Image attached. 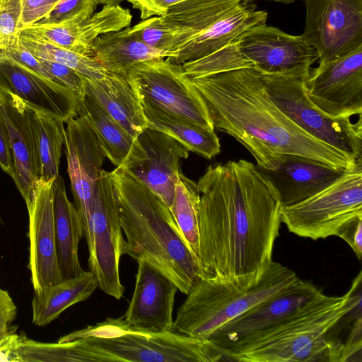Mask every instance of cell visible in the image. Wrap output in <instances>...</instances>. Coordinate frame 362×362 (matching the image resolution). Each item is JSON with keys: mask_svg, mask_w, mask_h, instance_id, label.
<instances>
[{"mask_svg": "<svg viewBox=\"0 0 362 362\" xmlns=\"http://www.w3.org/2000/svg\"><path fill=\"white\" fill-rule=\"evenodd\" d=\"M0 167L10 177L14 176V163L7 127L0 110Z\"/></svg>", "mask_w": 362, "mask_h": 362, "instance_id": "44", "label": "cell"}, {"mask_svg": "<svg viewBox=\"0 0 362 362\" xmlns=\"http://www.w3.org/2000/svg\"><path fill=\"white\" fill-rule=\"evenodd\" d=\"M338 237L343 239L353 250L356 257H362V216L346 223L338 232Z\"/></svg>", "mask_w": 362, "mask_h": 362, "instance_id": "43", "label": "cell"}, {"mask_svg": "<svg viewBox=\"0 0 362 362\" xmlns=\"http://www.w3.org/2000/svg\"><path fill=\"white\" fill-rule=\"evenodd\" d=\"M322 292L300 278L221 327L209 339L228 361V354L276 325Z\"/></svg>", "mask_w": 362, "mask_h": 362, "instance_id": "13", "label": "cell"}, {"mask_svg": "<svg viewBox=\"0 0 362 362\" xmlns=\"http://www.w3.org/2000/svg\"><path fill=\"white\" fill-rule=\"evenodd\" d=\"M97 6L94 0H60L49 16L39 23H58L74 17L90 16Z\"/></svg>", "mask_w": 362, "mask_h": 362, "instance_id": "37", "label": "cell"}, {"mask_svg": "<svg viewBox=\"0 0 362 362\" xmlns=\"http://www.w3.org/2000/svg\"><path fill=\"white\" fill-rule=\"evenodd\" d=\"M140 101L148 128L172 136L189 151L207 159H211L221 152L220 141L215 130L171 114L148 101Z\"/></svg>", "mask_w": 362, "mask_h": 362, "instance_id": "30", "label": "cell"}, {"mask_svg": "<svg viewBox=\"0 0 362 362\" xmlns=\"http://www.w3.org/2000/svg\"><path fill=\"white\" fill-rule=\"evenodd\" d=\"M132 15L128 8L103 6L88 17H74L58 23H37L24 30L36 37L71 50L93 57L92 44L103 34L130 26Z\"/></svg>", "mask_w": 362, "mask_h": 362, "instance_id": "19", "label": "cell"}, {"mask_svg": "<svg viewBox=\"0 0 362 362\" xmlns=\"http://www.w3.org/2000/svg\"><path fill=\"white\" fill-rule=\"evenodd\" d=\"M181 65L190 78L253 67L240 53L234 41L209 55Z\"/></svg>", "mask_w": 362, "mask_h": 362, "instance_id": "34", "label": "cell"}, {"mask_svg": "<svg viewBox=\"0 0 362 362\" xmlns=\"http://www.w3.org/2000/svg\"><path fill=\"white\" fill-rule=\"evenodd\" d=\"M139 11L141 20L154 16H163L173 6L186 0H127Z\"/></svg>", "mask_w": 362, "mask_h": 362, "instance_id": "42", "label": "cell"}, {"mask_svg": "<svg viewBox=\"0 0 362 362\" xmlns=\"http://www.w3.org/2000/svg\"><path fill=\"white\" fill-rule=\"evenodd\" d=\"M17 316V307L8 292L0 287V341L16 331L12 322Z\"/></svg>", "mask_w": 362, "mask_h": 362, "instance_id": "41", "label": "cell"}, {"mask_svg": "<svg viewBox=\"0 0 362 362\" xmlns=\"http://www.w3.org/2000/svg\"><path fill=\"white\" fill-rule=\"evenodd\" d=\"M233 41L243 57L266 74L308 78L319 58L303 34L289 35L266 23L246 30Z\"/></svg>", "mask_w": 362, "mask_h": 362, "instance_id": "12", "label": "cell"}, {"mask_svg": "<svg viewBox=\"0 0 362 362\" xmlns=\"http://www.w3.org/2000/svg\"><path fill=\"white\" fill-rule=\"evenodd\" d=\"M3 224V219L1 218V216L0 214V226Z\"/></svg>", "mask_w": 362, "mask_h": 362, "instance_id": "48", "label": "cell"}, {"mask_svg": "<svg viewBox=\"0 0 362 362\" xmlns=\"http://www.w3.org/2000/svg\"><path fill=\"white\" fill-rule=\"evenodd\" d=\"M18 37L36 57L65 65L86 80H100L110 73L93 57L77 54L24 30L20 31Z\"/></svg>", "mask_w": 362, "mask_h": 362, "instance_id": "32", "label": "cell"}, {"mask_svg": "<svg viewBox=\"0 0 362 362\" xmlns=\"http://www.w3.org/2000/svg\"><path fill=\"white\" fill-rule=\"evenodd\" d=\"M85 94L132 136L137 138L148 127L139 98L127 76L110 73L100 80H86Z\"/></svg>", "mask_w": 362, "mask_h": 362, "instance_id": "25", "label": "cell"}, {"mask_svg": "<svg viewBox=\"0 0 362 362\" xmlns=\"http://www.w3.org/2000/svg\"><path fill=\"white\" fill-rule=\"evenodd\" d=\"M268 13L257 10L250 0H243L230 12L180 47L168 60L177 64L190 62L209 55L232 42L246 30L266 23Z\"/></svg>", "mask_w": 362, "mask_h": 362, "instance_id": "23", "label": "cell"}, {"mask_svg": "<svg viewBox=\"0 0 362 362\" xmlns=\"http://www.w3.org/2000/svg\"><path fill=\"white\" fill-rule=\"evenodd\" d=\"M243 0H186L171 6L159 16L171 35L170 59L192 39L236 8Z\"/></svg>", "mask_w": 362, "mask_h": 362, "instance_id": "24", "label": "cell"}, {"mask_svg": "<svg viewBox=\"0 0 362 362\" xmlns=\"http://www.w3.org/2000/svg\"><path fill=\"white\" fill-rule=\"evenodd\" d=\"M264 1H274V2L288 4H291V3L294 2L296 0H264Z\"/></svg>", "mask_w": 362, "mask_h": 362, "instance_id": "47", "label": "cell"}, {"mask_svg": "<svg viewBox=\"0 0 362 362\" xmlns=\"http://www.w3.org/2000/svg\"><path fill=\"white\" fill-rule=\"evenodd\" d=\"M53 180H37L25 202L29 216L28 267L34 291L63 281L54 235Z\"/></svg>", "mask_w": 362, "mask_h": 362, "instance_id": "15", "label": "cell"}, {"mask_svg": "<svg viewBox=\"0 0 362 362\" xmlns=\"http://www.w3.org/2000/svg\"><path fill=\"white\" fill-rule=\"evenodd\" d=\"M64 132L67 173L80 216L87 211L105 158L93 127L82 116L66 122Z\"/></svg>", "mask_w": 362, "mask_h": 362, "instance_id": "18", "label": "cell"}, {"mask_svg": "<svg viewBox=\"0 0 362 362\" xmlns=\"http://www.w3.org/2000/svg\"><path fill=\"white\" fill-rule=\"evenodd\" d=\"M59 1L60 0H21L19 30L46 18Z\"/></svg>", "mask_w": 362, "mask_h": 362, "instance_id": "39", "label": "cell"}, {"mask_svg": "<svg viewBox=\"0 0 362 362\" xmlns=\"http://www.w3.org/2000/svg\"><path fill=\"white\" fill-rule=\"evenodd\" d=\"M298 279L274 261L259 274L240 281L201 278L177 310L172 331L209 340L224 325Z\"/></svg>", "mask_w": 362, "mask_h": 362, "instance_id": "5", "label": "cell"}, {"mask_svg": "<svg viewBox=\"0 0 362 362\" xmlns=\"http://www.w3.org/2000/svg\"><path fill=\"white\" fill-rule=\"evenodd\" d=\"M78 115L83 117L95 131L103 150L116 168L128 170L142 161L146 156L138 138L128 134L90 96L81 99Z\"/></svg>", "mask_w": 362, "mask_h": 362, "instance_id": "26", "label": "cell"}, {"mask_svg": "<svg viewBox=\"0 0 362 362\" xmlns=\"http://www.w3.org/2000/svg\"><path fill=\"white\" fill-rule=\"evenodd\" d=\"M137 138L146 157L129 170L170 208L181 161L189 151L172 136L148 127Z\"/></svg>", "mask_w": 362, "mask_h": 362, "instance_id": "20", "label": "cell"}, {"mask_svg": "<svg viewBox=\"0 0 362 362\" xmlns=\"http://www.w3.org/2000/svg\"><path fill=\"white\" fill-rule=\"evenodd\" d=\"M191 79L214 129L240 142L259 168L275 170L285 154L304 156L339 170L362 164L308 134L289 119L272 101L260 71L254 67Z\"/></svg>", "mask_w": 362, "mask_h": 362, "instance_id": "2", "label": "cell"}, {"mask_svg": "<svg viewBox=\"0 0 362 362\" xmlns=\"http://www.w3.org/2000/svg\"><path fill=\"white\" fill-rule=\"evenodd\" d=\"M137 262L134 290L125 313L120 317L122 322L137 330L172 331L177 286L153 266Z\"/></svg>", "mask_w": 362, "mask_h": 362, "instance_id": "16", "label": "cell"}, {"mask_svg": "<svg viewBox=\"0 0 362 362\" xmlns=\"http://www.w3.org/2000/svg\"><path fill=\"white\" fill-rule=\"evenodd\" d=\"M130 31L146 45L165 52L168 57L170 56L171 35L162 25L159 16L142 20L131 27Z\"/></svg>", "mask_w": 362, "mask_h": 362, "instance_id": "35", "label": "cell"}, {"mask_svg": "<svg viewBox=\"0 0 362 362\" xmlns=\"http://www.w3.org/2000/svg\"><path fill=\"white\" fill-rule=\"evenodd\" d=\"M303 35L317 49L319 65L362 47V0H305Z\"/></svg>", "mask_w": 362, "mask_h": 362, "instance_id": "11", "label": "cell"}, {"mask_svg": "<svg viewBox=\"0 0 362 362\" xmlns=\"http://www.w3.org/2000/svg\"><path fill=\"white\" fill-rule=\"evenodd\" d=\"M53 209L56 250L63 280L81 274L78 245L83 238L80 214L68 199L64 179L59 175L53 182Z\"/></svg>", "mask_w": 362, "mask_h": 362, "instance_id": "27", "label": "cell"}, {"mask_svg": "<svg viewBox=\"0 0 362 362\" xmlns=\"http://www.w3.org/2000/svg\"><path fill=\"white\" fill-rule=\"evenodd\" d=\"M361 272L343 296L322 292L296 312L228 354L240 362L329 361V331L361 300Z\"/></svg>", "mask_w": 362, "mask_h": 362, "instance_id": "4", "label": "cell"}, {"mask_svg": "<svg viewBox=\"0 0 362 362\" xmlns=\"http://www.w3.org/2000/svg\"><path fill=\"white\" fill-rule=\"evenodd\" d=\"M197 186L203 277L240 281L262 272L273 261L281 223L272 183L252 163L239 159L210 165Z\"/></svg>", "mask_w": 362, "mask_h": 362, "instance_id": "1", "label": "cell"}, {"mask_svg": "<svg viewBox=\"0 0 362 362\" xmlns=\"http://www.w3.org/2000/svg\"><path fill=\"white\" fill-rule=\"evenodd\" d=\"M274 104L296 124L317 139L362 163V119L333 118L320 111L308 98L307 78L260 71Z\"/></svg>", "mask_w": 362, "mask_h": 362, "instance_id": "8", "label": "cell"}, {"mask_svg": "<svg viewBox=\"0 0 362 362\" xmlns=\"http://www.w3.org/2000/svg\"><path fill=\"white\" fill-rule=\"evenodd\" d=\"M0 110L7 127L13 153V180L25 202L37 180L28 104L17 95L0 90Z\"/></svg>", "mask_w": 362, "mask_h": 362, "instance_id": "22", "label": "cell"}, {"mask_svg": "<svg viewBox=\"0 0 362 362\" xmlns=\"http://www.w3.org/2000/svg\"><path fill=\"white\" fill-rule=\"evenodd\" d=\"M359 216L362 164L347 170L320 192L281 211V221L291 233L313 240L337 236L346 223Z\"/></svg>", "mask_w": 362, "mask_h": 362, "instance_id": "9", "label": "cell"}, {"mask_svg": "<svg viewBox=\"0 0 362 362\" xmlns=\"http://www.w3.org/2000/svg\"><path fill=\"white\" fill-rule=\"evenodd\" d=\"M18 340L19 334L14 332L0 341V361L17 362L16 350Z\"/></svg>", "mask_w": 362, "mask_h": 362, "instance_id": "45", "label": "cell"}, {"mask_svg": "<svg viewBox=\"0 0 362 362\" xmlns=\"http://www.w3.org/2000/svg\"><path fill=\"white\" fill-rule=\"evenodd\" d=\"M37 180L56 179L64 144V122L59 117L28 104Z\"/></svg>", "mask_w": 362, "mask_h": 362, "instance_id": "31", "label": "cell"}, {"mask_svg": "<svg viewBox=\"0 0 362 362\" xmlns=\"http://www.w3.org/2000/svg\"><path fill=\"white\" fill-rule=\"evenodd\" d=\"M20 15L21 0H0V53L18 40Z\"/></svg>", "mask_w": 362, "mask_h": 362, "instance_id": "36", "label": "cell"}, {"mask_svg": "<svg viewBox=\"0 0 362 362\" xmlns=\"http://www.w3.org/2000/svg\"><path fill=\"white\" fill-rule=\"evenodd\" d=\"M308 98L333 118L362 114V47L310 71L305 81Z\"/></svg>", "mask_w": 362, "mask_h": 362, "instance_id": "14", "label": "cell"}, {"mask_svg": "<svg viewBox=\"0 0 362 362\" xmlns=\"http://www.w3.org/2000/svg\"><path fill=\"white\" fill-rule=\"evenodd\" d=\"M97 5H103V6H117L120 5L124 1L127 0H94Z\"/></svg>", "mask_w": 362, "mask_h": 362, "instance_id": "46", "label": "cell"}, {"mask_svg": "<svg viewBox=\"0 0 362 362\" xmlns=\"http://www.w3.org/2000/svg\"><path fill=\"white\" fill-rule=\"evenodd\" d=\"M257 168L277 190L282 208L301 202L320 192L347 170L293 154L281 156L275 170Z\"/></svg>", "mask_w": 362, "mask_h": 362, "instance_id": "21", "label": "cell"}, {"mask_svg": "<svg viewBox=\"0 0 362 362\" xmlns=\"http://www.w3.org/2000/svg\"><path fill=\"white\" fill-rule=\"evenodd\" d=\"M130 28L103 34L92 44L93 58L110 73L127 76L129 68L136 63L168 57L165 52L139 40Z\"/></svg>", "mask_w": 362, "mask_h": 362, "instance_id": "28", "label": "cell"}, {"mask_svg": "<svg viewBox=\"0 0 362 362\" xmlns=\"http://www.w3.org/2000/svg\"><path fill=\"white\" fill-rule=\"evenodd\" d=\"M14 59L24 65L39 76L53 81L47 71L45 70L40 59L34 56L22 43L19 37L16 42L6 52Z\"/></svg>", "mask_w": 362, "mask_h": 362, "instance_id": "40", "label": "cell"}, {"mask_svg": "<svg viewBox=\"0 0 362 362\" xmlns=\"http://www.w3.org/2000/svg\"><path fill=\"white\" fill-rule=\"evenodd\" d=\"M0 90L11 93L29 105L61 118L65 123L78 115L81 98L66 86L45 78L0 53Z\"/></svg>", "mask_w": 362, "mask_h": 362, "instance_id": "17", "label": "cell"}, {"mask_svg": "<svg viewBox=\"0 0 362 362\" xmlns=\"http://www.w3.org/2000/svg\"><path fill=\"white\" fill-rule=\"evenodd\" d=\"M39 59L53 81L72 90L81 98L84 96L86 80L82 76L62 64L46 59Z\"/></svg>", "mask_w": 362, "mask_h": 362, "instance_id": "38", "label": "cell"}, {"mask_svg": "<svg viewBox=\"0 0 362 362\" xmlns=\"http://www.w3.org/2000/svg\"><path fill=\"white\" fill-rule=\"evenodd\" d=\"M197 182L179 173L170 210L191 250L199 255V202ZM199 259V258H198Z\"/></svg>", "mask_w": 362, "mask_h": 362, "instance_id": "33", "label": "cell"}, {"mask_svg": "<svg viewBox=\"0 0 362 362\" xmlns=\"http://www.w3.org/2000/svg\"><path fill=\"white\" fill-rule=\"evenodd\" d=\"M98 288L95 275L83 272L79 276L34 291L32 320L37 326L52 322L67 308L87 300Z\"/></svg>", "mask_w": 362, "mask_h": 362, "instance_id": "29", "label": "cell"}, {"mask_svg": "<svg viewBox=\"0 0 362 362\" xmlns=\"http://www.w3.org/2000/svg\"><path fill=\"white\" fill-rule=\"evenodd\" d=\"M110 173L126 238L123 255L153 266L187 295L203 274L170 208L128 169L115 168Z\"/></svg>", "mask_w": 362, "mask_h": 362, "instance_id": "3", "label": "cell"}, {"mask_svg": "<svg viewBox=\"0 0 362 362\" xmlns=\"http://www.w3.org/2000/svg\"><path fill=\"white\" fill-rule=\"evenodd\" d=\"M80 339L85 362H216L227 361L209 340L173 331L131 329L121 317L106 320L60 337L59 342Z\"/></svg>", "mask_w": 362, "mask_h": 362, "instance_id": "6", "label": "cell"}, {"mask_svg": "<svg viewBox=\"0 0 362 362\" xmlns=\"http://www.w3.org/2000/svg\"><path fill=\"white\" fill-rule=\"evenodd\" d=\"M81 218L88 249L89 271L97 278L99 288L119 300L124 291L119 276L124 238L110 172L100 170L90 206Z\"/></svg>", "mask_w": 362, "mask_h": 362, "instance_id": "7", "label": "cell"}, {"mask_svg": "<svg viewBox=\"0 0 362 362\" xmlns=\"http://www.w3.org/2000/svg\"><path fill=\"white\" fill-rule=\"evenodd\" d=\"M127 77L140 100L215 130L203 98L181 64L166 58L144 61L132 65Z\"/></svg>", "mask_w": 362, "mask_h": 362, "instance_id": "10", "label": "cell"}]
</instances>
